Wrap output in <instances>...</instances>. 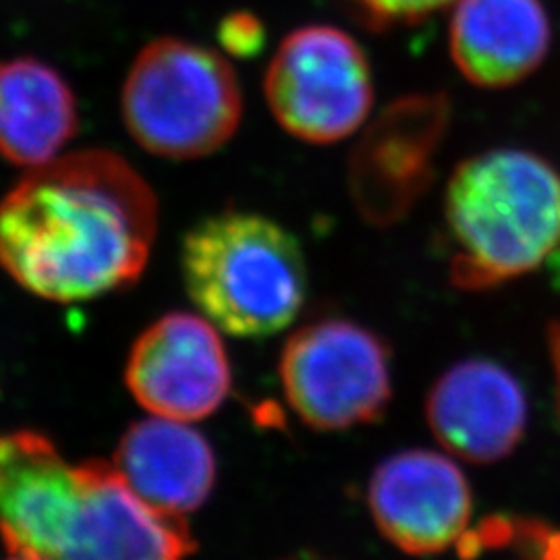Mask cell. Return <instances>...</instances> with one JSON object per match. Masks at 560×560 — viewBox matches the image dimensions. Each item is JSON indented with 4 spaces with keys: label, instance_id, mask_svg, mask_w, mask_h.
<instances>
[{
    "label": "cell",
    "instance_id": "obj_1",
    "mask_svg": "<svg viewBox=\"0 0 560 560\" xmlns=\"http://www.w3.org/2000/svg\"><path fill=\"white\" fill-rule=\"evenodd\" d=\"M159 229L150 185L119 154L46 162L0 201V266L30 293L73 303L140 279Z\"/></svg>",
    "mask_w": 560,
    "mask_h": 560
},
{
    "label": "cell",
    "instance_id": "obj_2",
    "mask_svg": "<svg viewBox=\"0 0 560 560\" xmlns=\"http://www.w3.org/2000/svg\"><path fill=\"white\" fill-rule=\"evenodd\" d=\"M0 540L13 559H180L183 517L141 501L117 467L71 465L38 432L0 434Z\"/></svg>",
    "mask_w": 560,
    "mask_h": 560
},
{
    "label": "cell",
    "instance_id": "obj_3",
    "mask_svg": "<svg viewBox=\"0 0 560 560\" xmlns=\"http://www.w3.org/2000/svg\"><path fill=\"white\" fill-rule=\"evenodd\" d=\"M453 282L480 291L536 270L560 247V173L525 150L463 162L446 187Z\"/></svg>",
    "mask_w": 560,
    "mask_h": 560
},
{
    "label": "cell",
    "instance_id": "obj_4",
    "mask_svg": "<svg viewBox=\"0 0 560 560\" xmlns=\"http://www.w3.org/2000/svg\"><path fill=\"white\" fill-rule=\"evenodd\" d=\"M180 266L203 318L233 337L277 335L298 318L307 291L300 243L260 214L224 212L196 224Z\"/></svg>",
    "mask_w": 560,
    "mask_h": 560
},
{
    "label": "cell",
    "instance_id": "obj_5",
    "mask_svg": "<svg viewBox=\"0 0 560 560\" xmlns=\"http://www.w3.org/2000/svg\"><path fill=\"white\" fill-rule=\"evenodd\" d=\"M122 120L143 150L173 161L203 159L240 129L243 92L233 65L198 42L164 36L133 60Z\"/></svg>",
    "mask_w": 560,
    "mask_h": 560
},
{
    "label": "cell",
    "instance_id": "obj_6",
    "mask_svg": "<svg viewBox=\"0 0 560 560\" xmlns=\"http://www.w3.org/2000/svg\"><path fill=\"white\" fill-rule=\"evenodd\" d=\"M270 113L293 138L337 143L353 136L374 104L372 65L345 30L312 23L287 34L264 78Z\"/></svg>",
    "mask_w": 560,
    "mask_h": 560
},
{
    "label": "cell",
    "instance_id": "obj_7",
    "mask_svg": "<svg viewBox=\"0 0 560 560\" xmlns=\"http://www.w3.org/2000/svg\"><path fill=\"white\" fill-rule=\"evenodd\" d=\"M279 374L291 409L322 432L378 420L393 395L386 345L340 318L312 322L293 332L280 353Z\"/></svg>",
    "mask_w": 560,
    "mask_h": 560
},
{
    "label": "cell",
    "instance_id": "obj_8",
    "mask_svg": "<svg viewBox=\"0 0 560 560\" xmlns=\"http://www.w3.org/2000/svg\"><path fill=\"white\" fill-rule=\"evenodd\" d=\"M451 122L444 94H411L388 104L349 159V191L374 226L411 212L434 180V162Z\"/></svg>",
    "mask_w": 560,
    "mask_h": 560
},
{
    "label": "cell",
    "instance_id": "obj_9",
    "mask_svg": "<svg viewBox=\"0 0 560 560\" xmlns=\"http://www.w3.org/2000/svg\"><path fill=\"white\" fill-rule=\"evenodd\" d=\"M125 382L152 416L198 421L229 397L231 363L212 322L175 312L136 340Z\"/></svg>",
    "mask_w": 560,
    "mask_h": 560
},
{
    "label": "cell",
    "instance_id": "obj_10",
    "mask_svg": "<svg viewBox=\"0 0 560 560\" xmlns=\"http://www.w3.org/2000/svg\"><path fill=\"white\" fill-rule=\"evenodd\" d=\"M368 502L382 536L407 555H439L465 536L471 488L459 465L411 448L381 463Z\"/></svg>",
    "mask_w": 560,
    "mask_h": 560
},
{
    "label": "cell",
    "instance_id": "obj_11",
    "mask_svg": "<svg viewBox=\"0 0 560 560\" xmlns=\"http://www.w3.org/2000/svg\"><path fill=\"white\" fill-rule=\"evenodd\" d=\"M425 418L453 457L497 463L523 439L527 397L520 381L499 363L460 361L432 386Z\"/></svg>",
    "mask_w": 560,
    "mask_h": 560
},
{
    "label": "cell",
    "instance_id": "obj_12",
    "mask_svg": "<svg viewBox=\"0 0 560 560\" xmlns=\"http://www.w3.org/2000/svg\"><path fill=\"white\" fill-rule=\"evenodd\" d=\"M552 27L541 0H457L448 52L469 83L501 90L527 80L548 57Z\"/></svg>",
    "mask_w": 560,
    "mask_h": 560
},
{
    "label": "cell",
    "instance_id": "obj_13",
    "mask_svg": "<svg viewBox=\"0 0 560 560\" xmlns=\"http://www.w3.org/2000/svg\"><path fill=\"white\" fill-rule=\"evenodd\" d=\"M113 465L141 501L175 517L198 511L217 483L210 442L189 421L161 416L125 432Z\"/></svg>",
    "mask_w": 560,
    "mask_h": 560
},
{
    "label": "cell",
    "instance_id": "obj_14",
    "mask_svg": "<svg viewBox=\"0 0 560 560\" xmlns=\"http://www.w3.org/2000/svg\"><path fill=\"white\" fill-rule=\"evenodd\" d=\"M78 131V101L57 69L0 60V156L25 168L55 161Z\"/></svg>",
    "mask_w": 560,
    "mask_h": 560
},
{
    "label": "cell",
    "instance_id": "obj_15",
    "mask_svg": "<svg viewBox=\"0 0 560 560\" xmlns=\"http://www.w3.org/2000/svg\"><path fill=\"white\" fill-rule=\"evenodd\" d=\"M361 20L376 30L418 25L457 0H349Z\"/></svg>",
    "mask_w": 560,
    "mask_h": 560
},
{
    "label": "cell",
    "instance_id": "obj_16",
    "mask_svg": "<svg viewBox=\"0 0 560 560\" xmlns=\"http://www.w3.org/2000/svg\"><path fill=\"white\" fill-rule=\"evenodd\" d=\"M221 42L226 50L237 57L254 55L264 42V27L258 18L237 13L222 21Z\"/></svg>",
    "mask_w": 560,
    "mask_h": 560
}]
</instances>
